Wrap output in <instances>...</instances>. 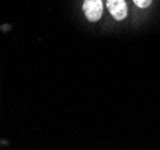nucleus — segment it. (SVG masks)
Instances as JSON below:
<instances>
[{
	"mask_svg": "<svg viewBox=\"0 0 160 150\" xmlns=\"http://www.w3.org/2000/svg\"><path fill=\"white\" fill-rule=\"evenodd\" d=\"M82 8L88 21L97 22L103 13V3L102 0H85Z\"/></svg>",
	"mask_w": 160,
	"mask_h": 150,
	"instance_id": "1",
	"label": "nucleus"
},
{
	"mask_svg": "<svg viewBox=\"0 0 160 150\" xmlns=\"http://www.w3.org/2000/svg\"><path fill=\"white\" fill-rule=\"evenodd\" d=\"M107 6L116 21H122L127 16V4L124 0H108Z\"/></svg>",
	"mask_w": 160,
	"mask_h": 150,
	"instance_id": "2",
	"label": "nucleus"
},
{
	"mask_svg": "<svg viewBox=\"0 0 160 150\" xmlns=\"http://www.w3.org/2000/svg\"><path fill=\"white\" fill-rule=\"evenodd\" d=\"M134 3L138 5L139 7H148L151 5V3H152V0H134Z\"/></svg>",
	"mask_w": 160,
	"mask_h": 150,
	"instance_id": "3",
	"label": "nucleus"
}]
</instances>
